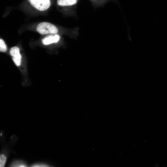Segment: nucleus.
I'll return each instance as SVG.
<instances>
[{
	"label": "nucleus",
	"instance_id": "f257e3e1",
	"mask_svg": "<svg viewBox=\"0 0 167 167\" xmlns=\"http://www.w3.org/2000/svg\"><path fill=\"white\" fill-rule=\"evenodd\" d=\"M36 30L42 35L56 34L58 32V28L55 25L50 23L45 22L39 23L36 27Z\"/></svg>",
	"mask_w": 167,
	"mask_h": 167
},
{
	"label": "nucleus",
	"instance_id": "20e7f679",
	"mask_svg": "<svg viewBox=\"0 0 167 167\" xmlns=\"http://www.w3.org/2000/svg\"><path fill=\"white\" fill-rule=\"evenodd\" d=\"M60 36L57 34H53L47 36L42 39L41 41L44 45H48L57 43L60 39Z\"/></svg>",
	"mask_w": 167,
	"mask_h": 167
},
{
	"label": "nucleus",
	"instance_id": "423d86ee",
	"mask_svg": "<svg viewBox=\"0 0 167 167\" xmlns=\"http://www.w3.org/2000/svg\"><path fill=\"white\" fill-rule=\"evenodd\" d=\"M7 48L6 44L4 41L2 39H0V51L1 52H5Z\"/></svg>",
	"mask_w": 167,
	"mask_h": 167
},
{
	"label": "nucleus",
	"instance_id": "f03ea898",
	"mask_svg": "<svg viewBox=\"0 0 167 167\" xmlns=\"http://www.w3.org/2000/svg\"><path fill=\"white\" fill-rule=\"evenodd\" d=\"M28 1L32 6L40 11L46 10L51 4L50 0H28Z\"/></svg>",
	"mask_w": 167,
	"mask_h": 167
},
{
	"label": "nucleus",
	"instance_id": "9d476101",
	"mask_svg": "<svg viewBox=\"0 0 167 167\" xmlns=\"http://www.w3.org/2000/svg\"><path fill=\"white\" fill-rule=\"evenodd\" d=\"M92 2L94 3H104L110 0H91Z\"/></svg>",
	"mask_w": 167,
	"mask_h": 167
},
{
	"label": "nucleus",
	"instance_id": "6e6552de",
	"mask_svg": "<svg viewBox=\"0 0 167 167\" xmlns=\"http://www.w3.org/2000/svg\"><path fill=\"white\" fill-rule=\"evenodd\" d=\"M6 160V156L3 155H0V167H3L5 166Z\"/></svg>",
	"mask_w": 167,
	"mask_h": 167
},
{
	"label": "nucleus",
	"instance_id": "39448f33",
	"mask_svg": "<svg viewBox=\"0 0 167 167\" xmlns=\"http://www.w3.org/2000/svg\"><path fill=\"white\" fill-rule=\"evenodd\" d=\"M79 0H57V4L61 7H72L75 6Z\"/></svg>",
	"mask_w": 167,
	"mask_h": 167
},
{
	"label": "nucleus",
	"instance_id": "9b49d317",
	"mask_svg": "<svg viewBox=\"0 0 167 167\" xmlns=\"http://www.w3.org/2000/svg\"><path fill=\"white\" fill-rule=\"evenodd\" d=\"M1 136L2 135V134L1 133Z\"/></svg>",
	"mask_w": 167,
	"mask_h": 167
},
{
	"label": "nucleus",
	"instance_id": "0eeeda50",
	"mask_svg": "<svg viewBox=\"0 0 167 167\" xmlns=\"http://www.w3.org/2000/svg\"><path fill=\"white\" fill-rule=\"evenodd\" d=\"M12 167H25L26 165L20 161H16L13 162L11 166Z\"/></svg>",
	"mask_w": 167,
	"mask_h": 167
},
{
	"label": "nucleus",
	"instance_id": "7ed1b4c3",
	"mask_svg": "<svg viewBox=\"0 0 167 167\" xmlns=\"http://www.w3.org/2000/svg\"><path fill=\"white\" fill-rule=\"evenodd\" d=\"M19 52V48L17 46L12 47L10 51V54L12 57V60L17 66H20L21 62V56Z\"/></svg>",
	"mask_w": 167,
	"mask_h": 167
},
{
	"label": "nucleus",
	"instance_id": "1a4fd4ad",
	"mask_svg": "<svg viewBox=\"0 0 167 167\" xmlns=\"http://www.w3.org/2000/svg\"><path fill=\"white\" fill-rule=\"evenodd\" d=\"M34 167H45L49 166L48 165L43 164H36L33 165L31 166Z\"/></svg>",
	"mask_w": 167,
	"mask_h": 167
}]
</instances>
